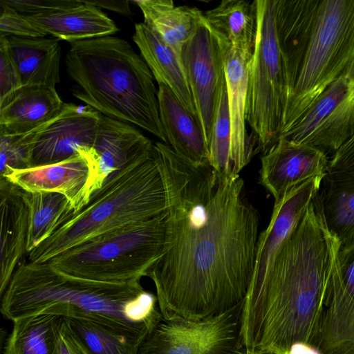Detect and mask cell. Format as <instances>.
<instances>
[{"label":"cell","mask_w":354,"mask_h":354,"mask_svg":"<svg viewBox=\"0 0 354 354\" xmlns=\"http://www.w3.org/2000/svg\"><path fill=\"white\" fill-rule=\"evenodd\" d=\"M154 153L167 207L161 257L147 273L165 319L197 321L244 301L254 269L259 213L239 175L222 178L160 142Z\"/></svg>","instance_id":"1"},{"label":"cell","mask_w":354,"mask_h":354,"mask_svg":"<svg viewBox=\"0 0 354 354\" xmlns=\"http://www.w3.org/2000/svg\"><path fill=\"white\" fill-rule=\"evenodd\" d=\"M339 241L328 228L319 193L249 288L241 333L246 351L288 354L297 343L315 348Z\"/></svg>","instance_id":"2"},{"label":"cell","mask_w":354,"mask_h":354,"mask_svg":"<svg viewBox=\"0 0 354 354\" xmlns=\"http://www.w3.org/2000/svg\"><path fill=\"white\" fill-rule=\"evenodd\" d=\"M1 296V314L12 322L39 313L84 317L143 339L162 319L157 297L145 290L140 280L93 281L48 262H22Z\"/></svg>","instance_id":"3"},{"label":"cell","mask_w":354,"mask_h":354,"mask_svg":"<svg viewBox=\"0 0 354 354\" xmlns=\"http://www.w3.org/2000/svg\"><path fill=\"white\" fill-rule=\"evenodd\" d=\"M275 19L286 80L281 136L354 63V0H276Z\"/></svg>","instance_id":"4"},{"label":"cell","mask_w":354,"mask_h":354,"mask_svg":"<svg viewBox=\"0 0 354 354\" xmlns=\"http://www.w3.org/2000/svg\"><path fill=\"white\" fill-rule=\"evenodd\" d=\"M66 71L73 95L102 115L134 124L165 144L158 90L144 59L124 39L111 35L70 43Z\"/></svg>","instance_id":"5"},{"label":"cell","mask_w":354,"mask_h":354,"mask_svg":"<svg viewBox=\"0 0 354 354\" xmlns=\"http://www.w3.org/2000/svg\"><path fill=\"white\" fill-rule=\"evenodd\" d=\"M167 192L153 154L104 183L88 203L28 254V262L44 263L97 236L165 212Z\"/></svg>","instance_id":"6"},{"label":"cell","mask_w":354,"mask_h":354,"mask_svg":"<svg viewBox=\"0 0 354 354\" xmlns=\"http://www.w3.org/2000/svg\"><path fill=\"white\" fill-rule=\"evenodd\" d=\"M165 212L84 241L48 263L86 279L122 283L140 280L161 257Z\"/></svg>","instance_id":"7"},{"label":"cell","mask_w":354,"mask_h":354,"mask_svg":"<svg viewBox=\"0 0 354 354\" xmlns=\"http://www.w3.org/2000/svg\"><path fill=\"white\" fill-rule=\"evenodd\" d=\"M257 32L251 59L246 121L266 152L279 139L286 104V80L276 29V0H255Z\"/></svg>","instance_id":"8"},{"label":"cell","mask_w":354,"mask_h":354,"mask_svg":"<svg viewBox=\"0 0 354 354\" xmlns=\"http://www.w3.org/2000/svg\"><path fill=\"white\" fill-rule=\"evenodd\" d=\"M243 304L197 321L162 318L142 340L137 354H245Z\"/></svg>","instance_id":"9"},{"label":"cell","mask_w":354,"mask_h":354,"mask_svg":"<svg viewBox=\"0 0 354 354\" xmlns=\"http://www.w3.org/2000/svg\"><path fill=\"white\" fill-rule=\"evenodd\" d=\"M353 134L354 63L279 138L308 145L327 153H335Z\"/></svg>","instance_id":"10"},{"label":"cell","mask_w":354,"mask_h":354,"mask_svg":"<svg viewBox=\"0 0 354 354\" xmlns=\"http://www.w3.org/2000/svg\"><path fill=\"white\" fill-rule=\"evenodd\" d=\"M180 57L196 117L208 147L226 80L223 51L204 21L184 45Z\"/></svg>","instance_id":"11"},{"label":"cell","mask_w":354,"mask_h":354,"mask_svg":"<svg viewBox=\"0 0 354 354\" xmlns=\"http://www.w3.org/2000/svg\"><path fill=\"white\" fill-rule=\"evenodd\" d=\"M153 151L154 144L137 129L100 113L93 147L86 156L93 171L92 196L104 183L151 156Z\"/></svg>","instance_id":"12"},{"label":"cell","mask_w":354,"mask_h":354,"mask_svg":"<svg viewBox=\"0 0 354 354\" xmlns=\"http://www.w3.org/2000/svg\"><path fill=\"white\" fill-rule=\"evenodd\" d=\"M329 159L323 150L281 137L261 158L259 183L274 197L328 172Z\"/></svg>","instance_id":"13"},{"label":"cell","mask_w":354,"mask_h":354,"mask_svg":"<svg viewBox=\"0 0 354 354\" xmlns=\"http://www.w3.org/2000/svg\"><path fill=\"white\" fill-rule=\"evenodd\" d=\"M100 115L88 106L65 103L59 115L38 133L32 167L59 162L91 149Z\"/></svg>","instance_id":"14"},{"label":"cell","mask_w":354,"mask_h":354,"mask_svg":"<svg viewBox=\"0 0 354 354\" xmlns=\"http://www.w3.org/2000/svg\"><path fill=\"white\" fill-rule=\"evenodd\" d=\"M93 179L91 163L81 154L55 164L13 171L0 178L28 192L62 194L71 203L75 214L88 203Z\"/></svg>","instance_id":"15"},{"label":"cell","mask_w":354,"mask_h":354,"mask_svg":"<svg viewBox=\"0 0 354 354\" xmlns=\"http://www.w3.org/2000/svg\"><path fill=\"white\" fill-rule=\"evenodd\" d=\"M219 45L223 55L231 124V157L234 173L239 175L257 152L256 140L246 128L248 85L253 51Z\"/></svg>","instance_id":"16"},{"label":"cell","mask_w":354,"mask_h":354,"mask_svg":"<svg viewBox=\"0 0 354 354\" xmlns=\"http://www.w3.org/2000/svg\"><path fill=\"white\" fill-rule=\"evenodd\" d=\"M323 178L308 180L274 201L270 222L259 235L250 287L262 280L281 245L319 193Z\"/></svg>","instance_id":"17"},{"label":"cell","mask_w":354,"mask_h":354,"mask_svg":"<svg viewBox=\"0 0 354 354\" xmlns=\"http://www.w3.org/2000/svg\"><path fill=\"white\" fill-rule=\"evenodd\" d=\"M22 16L47 35L69 43L109 36L118 31L111 19L84 0H63L52 10Z\"/></svg>","instance_id":"18"},{"label":"cell","mask_w":354,"mask_h":354,"mask_svg":"<svg viewBox=\"0 0 354 354\" xmlns=\"http://www.w3.org/2000/svg\"><path fill=\"white\" fill-rule=\"evenodd\" d=\"M0 293L3 295L26 252L29 212L24 191L0 180Z\"/></svg>","instance_id":"19"},{"label":"cell","mask_w":354,"mask_h":354,"mask_svg":"<svg viewBox=\"0 0 354 354\" xmlns=\"http://www.w3.org/2000/svg\"><path fill=\"white\" fill-rule=\"evenodd\" d=\"M64 104L55 88L22 86L0 101V135L32 131L57 117Z\"/></svg>","instance_id":"20"},{"label":"cell","mask_w":354,"mask_h":354,"mask_svg":"<svg viewBox=\"0 0 354 354\" xmlns=\"http://www.w3.org/2000/svg\"><path fill=\"white\" fill-rule=\"evenodd\" d=\"M0 45L14 64L22 86L55 88L59 82L62 50L58 39L0 35Z\"/></svg>","instance_id":"21"},{"label":"cell","mask_w":354,"mask_h":354,"mask_svg":"<svg viewBox=\"0 0 354 354\" xmlns=\"http://www.w3.org/2000/svg\"><path fill=\"white\" fill-rule=\"evenodd\" d=\"M158 85L160 118L167 145L195 163L209 165L208 147L198 119L168 86Z\"/></svg>","instance_id":"22"},{"label":"cell","mask_w":354,"mask_h":354,"mask_svg":"<svg viewBox=\"0 0 354 354\" xmlns=\"http://www.w3.org/2000/svg\"><path fill=\"white\" fill-rule=\"evenodd\" d=\"M133 40L158 84L168 86L183 106L197 118L181 59L144 22L136 24Z\"/></svg>","instance_id":"23"},{"label":"cell","mask_w":354,"mask_h":354,"mask_svg":"<svg viewBox=\"0 0 354 354\" xmlns=\"http://www.w3.org/2000/svg\"><path fill=\"white\" fill-rule=\"evenodd\" d=\"M203 21L218 43L243 51H253L257 32L256 1L224 0L203 12Z\"/></svg>","instance_id":"24"},{"label":"cell","mask_w":354,"mask_h":354,"mask_svg":"<svg viewBox=\"0 0 354 354\" xmlns=\"http://www.w3.org/2000/svg\"><path fill=\"white\" fill-rule=\"evenodd\" d=\"M144 23L181 59L184 45L203 24V12L196 7L176 6L171 0H138Z\"/></svg>","instance_id":"25"},{"label":"cell","mask_w":354,"mask_h":354,"mask_svg":"<svg viewBox=\"0 0 354 354\" xmlns=\"http://www.w3.org/2000/svg\"><path fill=\"white\" fill-rule=\"evenodd\" d=\"M319 197L326 225L340 246L354 241V176L327 172Z\"/></svg>","instance_id":"26"},{"label":"cell","mask_w":354,"mask_h":354,"mask_svg":"<svg viewBox=\"0 0 354 354\" xmlns=\"http://www.w3.org/2000/svg\"><path fill=\"white\" fill-rule=\"evenodd\" d=\"M64 317L39 313L17 319L3 354H57L59 333Z\"/></svg>","instance_id":"27"},{"label":"cell","mask_w":354,"mask_h":354,"mask_svg":"<svg viewBox=\"0 0 354 354\" xmlns=\"http://www.w3.org/2000/svg\"><path fill=\"white\" fill-rule=\"evenodd\" d=\"M24 195L29 212L28 254L71 220L75 211L68 198L60 193L24 191Z\"/></svg>","instance_id":"28"},{"label":"cell","mask_w":354,"mask_h":354,"mask_svg":"<svg viewBox=\"0 0 354 354\" xmlns=\"http://www.w3.org/2000/svg\"><path fill=\"white\" fill-rule=\"evenodd\" d=\"M67 318L90 354H137L142 339L121 334L84 317Z\"/></svg>","instance_id":"29"},{"label":"cell","mask_w":354,"mask_h":354,"mask_svg":"<svg viewBox=\"0 0 354 354\" xmlns=\"http://www.w3.org/2000/svg\"><path fill=\"white\" fill-rule=\"evenodd\" d=\"M209 162L219 177L232 178L235 175L231 157V124L227 86L221 93L208 145Z\"/></svg>","instance_id":"30"},{"label":"cell","mask_w":354,"mask_h":354,"mask_svg":"<svg viewBox=\"0 0 354 354\" xmlns=\"http://www.w3.org/2000/svg\"><path fill=\"white\" fill-rule=\"evenodd\" d=\"M47 124L25 133L0 135V178L13 171L32 167L37 136Z\"/></svg>","instance_id":"31"},{"label":"cell","mask_w":354,"mask_h":354,"mask_svg":"<svg viewBox=\"0 0 354 354\" xmlns=\"http://www.w3.org/2000/svg\"><path fill=\"white\" fill-rule=\"evenodd\" d=\"M338 282L342 292L340 315L344 321L354 317V241L339 246Z\"/></svg>","instance_id":"32"},{"label":"cell","mask_w":354,"mask_h":354,"mask_svg":"<svg viewBox=\"0 0 354 354\" xmlns=\"http://www.w3.org/2000/svg\"><path fill=\"white\" fill-rule=\"evenodd\" d=\"M0 35H13L21 37L40 38L47 34L32 25L21 15L1 5Z\"/></svg>","instance_id":"33"},{"label":"cell","mask_w":354,"mask_h":354,"mask_svg":"<svg viewBox=\"0 0 354 354\" xmlns=\"http://www.w3.org/2000/svg\"><path fill=\"white\" fill-rule=\"evenodd\" d=\"M22 86L19 73L3 46L0 45V101Z\"/></svg>","instance_id":"34"},{"label":"cell","mask_w":354,"mask_h":354,"mask_svg":"<svg viewBox=\"0 0 354 354\" xmlns=\"http://www.w3.org/2000/svg\"><path fill=\"white\" fill-rule=\"evenodd\" d=\"M328 172L354 176V134L333 153Z\"/></svg>","instance_id":"35"},{"label":"cell","mask_w":354,"mask_h":354,"mask_svg":"<svg viewBox=\"0 0 354 354\" xmlns=\"http://www.w3.org/2000/svg\"><path fill=\"white\" fill-rule=\"evenodd\" d=\"M57 354H90L66 317L59 329Z\"/></svg>","instance_id":"36"},{"label":"cell","mask_w":354,"mask_h":354,"mask_svg":"<svg viewBox=\"0 0 354 354\" xmlns=\"http://www.w3.org/2000/svg\"><path fill=\"white\" fill-rule=\"evenodd\" d=\"M328 354H354V317L337 344Z\"/></svg>","instance_id":"37"},{"label":"cell","mask_w":354,"mask_h":354,"mask_svg":"<svg viewBox=\"0 0 354 354\" xmlns=\"http://www.w3.org/2000/svg\"><path fill=\"white\" fill-rule=\"evenodd\" d=\"M97 8L107 9L124 16H130L131 12L128 1H86Z\"/></svg>","instance_id":"38"},{"label":"cell","mask_w":354,"mask_h":354,"mask_svg":"<svg viewBox=\"0 0 354 354\" xmlns=\"http://www.w3.org/2000/svg\"><path fill=\"white\" fill-rule=\"evenodd\" d=\"M288 354H321L320 352L310 344L297 343L294 344Z\"/></svg>","instance_id":"39"},{"label":"cell","mask_w":354,"mask_h":354,"mask_svg":"<svg viewBox=\"0 0 354 354\" xmlns=\"http://www.w3.org/2000/svg\"><path fill=\"white\" fill-rule=\"evenodd\" d=\"M245 354H280L271 350H258L252 351H246Z\"/></svg>","instance_id":"40"}]
</instances>
